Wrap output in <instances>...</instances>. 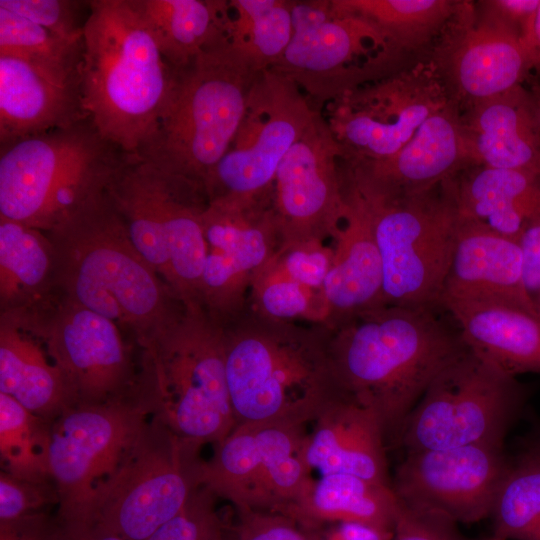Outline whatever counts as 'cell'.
Returning a JSON list of instances; mask_svg holds the SVG:
<instances>
[{
  "mask_svg": "<svg viewBox=\"0 0 540 540\" xmlns=\"http://www.w3.org/2000/svg\"><path fill=\"white\" fill-rule=\"evenodd\" d=\"M439 310L381 305L326 325L339 391L376 415L387 446L398 442L435 376L466 348Z\"/></svg>",
  "mask_w": 540,
  "mask_h": 540,
  "instance_id": "cell-1",
  "label": "cell"
},
{
  "mask_svg": "<svg viewBox=\"0 0 540 540\" xmlns=\"http://www.w3.org/2000/svg\"><path fill=\"white\" fill-rule=\"evenodd\" d=\"M45 233L55 289L129 331L141 349L182 312L185 304L137 250L106 191Z\"/></svg>",
  "mask_w": 540,
  "mask_h": 540,
  "instance_id": "cell-2",
  "label": "cell"
},
{
  "mask_svg": "<svg viewBox=\"0 0 540 540\" xmlns=\"http://www.w3.org/2000/svg\"><path fill=\"white\" fill-rule=\"evenodd\" d=\"M80 72L89 120L123 152L138 155L168 107L178 69L135 0L91 1Z\"/></svg>",
  "mask_w": 540,
  "mask_h": 540,
  "instance_id": "cell-3",
  "label": "cell"
},
{
  "mask_svg": "<svg viewBox=\"0 0 540 540\" xmlns=\"http://www.w3.org/2000/svg\"><path fill=\"white\" fill-rule=\"evenodd\" d=\"M222 327L236 425L305 426L342 395L330 366L325 324L270 319L247 304Z\"/></svg>",
  "mask_w": 540,
  "mask_h": 540,
  "instance_id": "cell-4",
  "label": "cell"
},
{
  "mask_svg": "<svg viewBox=\"0 0 540 540\" xmlns=\"http://www.w3.org/2000/svg\"><path fill=\"white\" fill-rule=\"evenodd\" d=\"M89 118L0 146V215L49 232L103 194L126 157Z\"/></svg>",
  "mask_w": 540,
  "mask_h": 540,
  "instance_id": "cell-5",
  "label": "cell"
},
{
  "mask_svg": "<svg viewBox=\"0 0 540 540\" xmlns=\"http://www.w3.org/2000/svg\"><path fill=\"white\" fill-rule=\"evenodd\" d=\"M142 351L144 381L138 392L152 416L201 446L217 443L235 428L224 330L199 303L185 304Z\"/></svg>",
  "mask_w": 540,
  "mask_h": 540,
  "instance_id": "cell-6",
  "label": "cell"
},
{
  "mask_svg": "<svg viewBox=\"0 0 540 540\" xmlns=\"http://www.w3.org/2000/svg\"><path fill=\"white\" fill-rule=\"evenodd\" d=\"M259 72L228 43L198 55L178 69L168 107L137 156L205 190L238 131Z\"/></svg>",
  "mask_w": 540,
  "mask_h": 540,
  "instance_id": "cell-7",
  "label": "cell"
},
{
  "mask_svg": "<svg viewBox=\"0 0 540 540\" xmlns=\"http://www.w3.org/2000/svg\"><path fill=\"white\" fill-rule=\"evenodd\" d=\"M371 218L384 305L441 309L458 228L452 178L416 193L380 188L350 168L345 176Z\"/></svg>",
  "mask_w": 540,
  "mask_h": 540,
  "instance_id": "cell-8",
  "label": "cell"
},
{
  "mask_svg": "<svg viewBox=\"0 0 540 540\" xmlns=\"http://www.w3.org/2000/svg\"><path fill=\"white\" fill-rule=\"evenodd\" d=\"M106 192L140 254L181 302L198 303L206 254L204 189L128 155Z\"/></svg>",
  "mask_w": 540,
  "mask_h": 540,
  "instance_id": "cell-9",
  "label": "cell"
},
{
  "mask_svg": "<svg viewBox=\"0 0 540 540\" xmlns=\"http://www.w3.org/2000/svg\"><path fill=\"white\" fill-rule=\"evenodd\" d=\"M200 448L151 415L80 514L62 523L95 524L129 540H146L202 487Z\"/></svg>",
  "mask_w": 540,
  "mask_h": 540,
  "instance_id": "cell-10",
  "label": "cell"
},
{
  "mask_svg": "<svg viewBox=\"0 0 540 540\" xmlns=\"http://www.w3.org/2000/svg\"><path fill=\"white\" fill-rule=\"evenodd\" d=\"M515 377L466 348L431 381L399 435L407 451L503 445L519 403Z\"/></svg>",
  "mask_w": 540,
  "mask_h": 540,
  "instance_id": "cell-11",
  "label": "cell"
},
{
  "mask_svg": "<svg viewBox=\"0 0 540 540\" xmlns=\"http://www.w3.org/2000/svg\"><path fill=\"white\" fill-rule=\"evenodd\" d=\"M317 114L293 80L259 72L238 131L205 181L208 202L241 204L270 193L281 161Z\"/></svg>",
  "mask_w": 540,
  "mask_h": 540,
  "instance_id": "cell-12",
  "label": "cell"
},
{
  "mask_svg": "<svg viewBox=\"0 0 540 540\" xmlns=\"http://www.w3.org/2000/svg\"><path fill=\"white\" fill-rule=\"evenodd\" d=\"M293 35L270 69L319 96L338 97L401 58L370 21L327 2H292Z\"/></svg>",
  "mask_w": 540,
  "mask_h": 540,
  "instance_id": "cell-13",
  "label": "cell"
},
{
  "mask_svg": "<svg viewBox=\"0 0 540 540\" xmlns=\"http://www.w3.org/2000/svg\"><path fill=\"white\" fill-rule=\"evenodd\" d=\"M150 416L137 392L103 403L77 404L51 422L47 470L59 495L58 521H72L80 514Z\"/></svg>",
  "mask_w": 540,
  "mask_h": 540,
  "instance_id": "cell-14",
  "label": "cell"
},
{
  "mask_svg": "<svg viewBox=\"0 0 540 540\" xmlns=\"http://www.w3.org/2000/svg\"><path fill=\"white\" fill-rule=\"evenodd\" d=\"M450 102L426 58L336 97L327 122L352 164L397 154L434 112Z\"/></svg>",
  "mask_w": 540,
  "mask_h": 540,
  "instance_id": "cell-15",
  "label": "cell"
},
{
  "mask_svg": "<svg viewBox=\"0 0 540 540\" xmlns=\"http://www.w3.org/2000/svg\"><path fill=\"white\" fill-rule=\"evenodd\" d=\"M304 426L236 425L203 463L202 486L235 508L282 513L312 479L302 450Z\"/></svg>",
  "mask_w": 540,
  "mask_h": 540,
  "instance_id": "cell-16",
  "label": "cell"
},
{
  "mask_svg": "<svg viewBox=\"0 0 540 540\" xmlns=\"http://www.w3.org/2000/svg\"><path fill=\"white\" fill-rule=\"evenodd\" d=\"M198 303L221 326L247 306L253 281L284 245L272 191L251 202H208Z\"/></svg>",
  "mask_w": 540,
  "mask_h": 540,
  "instance_id": "cell-17",
  "label": "cell"
},
{
  "mask_svg": "<svg viewBox=\"0 0 540 540\" xmlns=\"http://www.w3.org/2000/svg\"><path fill=\"white\" fill-rule=\"evenodd\" d=\"M425 58L460 112L521 85L531 70L521 37L470 1H458Z\"/></svg>",
  "mask_w": 540,
  "mask_h": 540,
  "instance_id": "cell-18",
  "label": "cell"
},
{
  "mask_svg": "<svg viewBox=\"0 0 540 540\" xmlns=\"http://www.w3.org/2000/svg\"><path fill=\"white\" fill-rule=\"evenodd\" d=\"M27 311L78 404H97L131 392L132 364L122 329L112 320L60 295Z\"/></svg>",
  "mask_w": 540,
  "mask_h": 540,
  "instance_id": "cell-19",
  "label": "cell"
},
{
  "mask_svg": "<svg viewBox=\"0 0 540 540\" xmlns=\"http://www.w3.org/2000/svg\"><path fill=\"white\" fill-rule=\"evenodd\" d=\"M344 152L318 113L281 161L272 186L284 244L333 238L346 211L338 158Z\"/></svg>",
  "mask_w": 540,
  "mask_h": 540,
  "instance_id": "cell-20",
  "label": "cell"
},
{
  "mask_svg": "<svg viewBox=\"0 0 540 540\" xmlns=\"http://www.w3.org/2000/svg\"><path fill=\"white\" fill-rule=\"evenodd\" d=\"M508 465L496 444L407 451L391 486L404 503L474 523L490 516Z\"/></svg>",
  "mask_w": 540,
  "mask_h": 540,
  "instance_id": "cell-21",
  "label": "cell"
},
{
  "mask_svg": "<svg viewBox=\"0 0 540 540\" xmlns=\"http://www.w3.org/2000/svg\"><path fill=\"white\" fill-rule=\"evenodd\" d=\"M80 67L0 55V146L87 119Z\"/></svg>",
  "mask_w": 540,
  "mask_h": 540,
  "instance_id": "cell-22",
  "label": "cell"
},
{
  "mask_svg": "<svg viewBox=\"0 0 540 540\" xmlns=\"http://www.w3.org/2000/svg\"><path fill=\"white\" fill-rule=\"evenodd\" d=\"M448 301L507 303L536 314L522 285L519 240L459 218L440 308Z\"/></svg>",
  "mask_w": 540,
  "mask_h": 540,
  "instance_id": "cell-23",
  "label": "cell"
},
{
  "mask_svg": "<svg viewBox=\"0 0 540 540\" xmlns=\"http://www.w3.org/2000/svg\"><path fill=\"white\" fill-rule=\"evenodd\" d=\"M472 166L460 111L451 101L429 116L393 157L351 165L374 185L398 193L431 189Z\"/></svg>",
  "mask_w": 540,
  "mask_h": 540,
  "instance_id": "cell-24",
  "label": "cell"
},
{
  "mask_svg": "<svg viewBox=\"0 0 540 540\" xmlns=\"http://www.w3.org/2000/svg\"><path fill=\"white\" fill-rule=\"evenodd\" d=\"M302 455L308 469L321 475L344 473L391 486L386 439L376 415L340 395L313 421ZM392 487V486H391Z\"/></svg>",
  "mask_w": 540,
  "mask_h": 540,
  "instance_id": "cell-25",
  "label": "cell"
},
{
  "mask_svg": "<svg viewBox=\"0 0 540 540\" xmlns=\"http://www.w3.org/2000/svg\"><path fill=\"white\" fill-rule=\"evenodd\" d=\"M474 166L540 175V119L536 96L518 85L460 112Z\"/></svg>",
  "mask_w": 540,
  "mask_h": 540,
  "instance_id": "cell-26",
  "label": "cell"
},
{
  "mask_svg": "<svg viewBox=\"0 0 540 540\" xmlns=\"http://www.w3.org/2000/svg\"><path fill=\"white\" fill-rule=\"evenodd\" d=\"M344 219L333 237V259L324 284L327 326L383 304V275L372 222L362 198L342 176Z\"/></svg>",
  "mask_w": 540,
  "mask_h": 540,
  "instance_id": "cell-27",
  "label": "cell"
},
{
  "mask_svg": "<svg viewBox=\"0 0 540 540\" xmlns=\"http://www.w3.org/2000/svg\"><path fill=\"white\" fill-rule=\"evenodd\" d=\"M0 392L48 422L78 404L23 311L1 312Z\"/></svg>",
  "mask_w": 540,
  "mask_h": 540,
  "instance_id": "cell-28",
  "label": "cell"
},
{
  "mask_svg": "<svg viewBox=\"0 0 540 540\" xmlns=\"http://www.w3.org/2000/svg\"><path fill=\"white\" fill-rule=\"evenodd\" d=\"M464 344L504 373L540 372V317L499 302L448 301L441 304Z\"/></svg>",
  "mask_w": 540,
  "mask_h": 540,
  "instance_id": "cell-29",
  "label": "cell"
},
{
  "mask_svg": "<svg viewBox=\"0 0 540 540\" xmlns=\"http://www.w3.org/2000/svg\"><path fill=\"white\" fill-rule=\"evenodd\" d=\"M458 216L519 240L540 217V175L522 170L472 166L452 178Z\"/></svg>",
  "mask_w": 540,
  "mask_h": 540,
  "instance_id": "cell-30",
  "label": "cell"
},
{
  "mask_svg": "<svg viewBox=\"0 0 540 540\" xmlns=\"http://www.w3.org/2000/svg\"><path fill=\"white\" fill-rule=\"evenodd\" d=\"M398 500L391 486L344 473L311 479L281 514L306 533L339 522H364L394 529Z\"/></svg>",
  "mask_w": 540,
  "mask_h": 540,
  "instance_id": "cell-31",
  "label": "cell"
},
{
  "mask_svg": "<svg viewBox=\"0 0 540 540\" xmlns=\"http://www.w3.org/2000/svg\"><path fill=\"white\" fill-rule=\"evenodd\" d=\"M161 51L177 69L227 44L229 1L135 0Z\"/></svg>",
  "mask_w": 540,
  "mask_h": 540,
  "instance_id": "cell-32",
  "label": "cell"
},
{
  "mask_svg": "<svg viewBox=\"0 0 540 540\" xmlns=\"http://www.w3.org/2000/svg\"><path fill=\"white\" fill-rule=\"evenodd\" d=\"M55 289V251L48 234L0 215L1 312L32 309Z\"/></svg>",
  "mask_w": 540,
  "mask_h": 540,
  "instance_id": "cell-33",
  "label": "cell"
},
{
  "mask_svg": "<svg viewBox=\"0 0 540 540\" xmlns=\"http://www.w3.org/2000/svg\"><path fill=\"white\" fill-rule=\"evenodd\" d=\"M454 0H335L340 12L372 22L396 52H429L453 15Z\"/></svg>",
  "mask_w": 540,
  "mask_h": 540,
  "instance_id": "cell-34",
  "label": "cell"
},
{
  "mask_svg": "<svg viewBox=\"0 0 540 540\" xmlns=\"http://www.w3.org/2000/svg\"><path fill=\"white\" fill-rule=\"evenodd\" d=\"M227 43L258 71L272 68L287 49L292 35V2L232 0Z\"/></svg>",
  "mask_w": 540,
  "mask_h": 540,
  "instance_id": "cell-35",
  "label": "cell"
},
{
  "mask_svg": "<svg viewBox=\"0 0 540 540\" xmlns=\"http://www.w3.org/2000/svg\"><path fill=\"white\" fill-rule=\"evenodd\" d=\"M489 517L496 538L540 540L539 449L508 465Z\"/></svg>",
  "mask_w": 540,
  "mask_h": 540,
  "instance_id": "cell-36",
  "label": "cell"
},
{
  "mask_svg": "<svg viewBox=\"0 0 540 540\" xmlns=\"http://www.w3.org/2000/svg\"><path fill=\"white\" fill-rule=\"evenodd\" d=\"M50 424L0 392L2 471L24 479H51L47 470Z\"/></svg>",
  "mask_w": 540,
  "mask_h": 540,
  "instance_id": "cell-37",
  "label": "cell"
},
{
  "mask_svg": "<svg viewBox=\"0 0 540 540\" xmlns=\"http://www.w3.org/2000/svg\"><path fill=\"white\" fill-rule=\"evenodd\" d=\"M248 305L258 313L280 321L326 324L329 318L324 291L304 287L287 277L271 261L253 281Z\"/></svg>",
  "mask_w": 540,
  "mask_h": 540,
  "instance_id": "cell-38",
  "label": "cell"
},
{
  "mask_svg": "<svg viewBox=\"0 0 540 540\" xmlns=\"http://www.w3.org/2000/svg\"><path fill=\"white\" fill-rule=\"evenodd\" d=\"M82 53L83 39H64L0 7V55L46 66L75 69L81 66Z\"/></svg>",
  "mask_w": 540,
  "mask_h": 540,
  "instance_id": "cell-39",
  "label": "cell"
},
{
  "mask_svg": "<svg viewBox=\"0 0 540 540\" xmlns=\"http://www.w3.org/2000/svg\"><path fill=\"white\" fill-rule=\"evenodd\" d=\"M0 7L68 40L83 39L91 13V1L82 0H0Z\"/></svg>",
  "mask_w": 540,
  "mask_h": 540,
  "instance_id": "cell-40",
  "label": "cell"
},
{
  "mask_svg": "<svg viewBox=\"0 0 540 540\" xmlns=\"http://www.w3.org/2000/svg\"><path fill=\"white\" fill-rule=\"evenodd\" d=\"M332 259V246L322 240H308L284 244L271 262L304 287L324 291Z\"/></svg>",
  "mask_w": 540,
  "mask_h": 540,
  "instance_id": "cell-41",
  "label": "cell"
},
{
  "mask_svg": "<svg viewBox=\"0 0 540 540\" xmlns=\"http://www.w3.org/2000/svg\"><path fill=\"white\" fill-rule=\"evenodd\" d=\"M215 497L200 487L178 515L146 540H213L223 525L214 509Z\"/></svg>",
  "mask_w": 540,
  "mask_h": 540,
  "instance_id": "cell-42",
  "label": "cell"
},
{
  "mask_svg": "<svg viewBox=\"0 0 540 540\" xmlns=\"http://www.w3.org/2000/svg\"><path fill=\"white\" fill-rule=\"evenodd\" d=\"M59 503L52 479L31 480L0 473V523L12 522Z\"/></svg>",
  "mask_w": 540,
  "mask_h": 540,
  "instance_id": "cell-43",
  "label": "cell"
},
{
  "mask_svg": "<svg viewBox=\"0 0 540 540\" xmlns=\"http://www.w3.org/2000/svg\"><path fill=\"white\" fill-rule=\"evenodd\" d=\"M237 519L222 525L215 540H312L291 518L277 512L235 508Z\"/></svg>",
  "mask_w": 540,
  "mask_h": 540,
  "instance_id": "cell-44",
  "label": "cell"
},
{
  "mask_svg": "<svg viewBox=\"0 0 540 540\" xmlns=\"http://www.w3.org/2000/svg\"><path fill=\"white\" fill-rule=\"evenodd\" d=\"M397 500L393 540H460L456 522L446 515Z\"/></svg>",
  "mask_w": 540,
  "mask_h": 540,
  "instance_id": "cell-45",
  "label": "cell"
},
{
  "mask_svg": "<svg viewBox=\"0 0 540 540\" xmlns=\"http://www.w3.org/2000/svg\"><path fill=\"white\" fill-rule=\"evenodd\" d=\"M519 243L524 293L532 310L540 317V217L526 225Z\"/></svg>",
  "mask_w": 540,
  "mask_h": 540,
  "instance_id": "cell-46",
  "label": "cell"
},
{
  "mask_svg": "<svg viewBox=\"0 0 540 540\" xmlns=\"http://www.w3.org/2000/svg\"><path fill=\"white\" fill-rule=\"evenodd\" d=\"M477 4L485 14L523 39L540 6V0H488Z\"/></svg>",
  "mask_w": 540,
  "mask_h": 540,
  "instance_id": "cell-47",
  "label": "cell"
},
{
  "mask_svg": "<svg viewBox=\"0 0 540 540\" xmlns=\"http://www.w3.org/2000/svg\"><path fill=\"white\" fill-rule=\"evenodd\" d=\"M57 522L46 512L0 523V540H56Z\"/></svg>",
  "mask_w": 540,
  "mask_h": 540,
  "instance_id": "cell-48",
  "label": "cell"
},
{
  "mask_svg": "<svg viewBox=\"0 0 540 540\" xmlns=\"http://www.w3.org/2000/svg\"><path fill=\"white\" fill-rule=\"evenodd\" d=\"M307 534L319 535L330 540H393L394 529L348 521L330 524Z\"/></svg>",
  "mask_w": 540,
  "mask_h": 540,
  "instance_id": "cell-49",
  "label": "cell"
},
{
  "mask_svg": "<svg viewBox=\"0 0 540 540\" xmlns=\"http://www.w3.org/2000/svg\"><path fill=\"white\" fill-rule=\"evenodd\" d=\"M56 522V540H129L95 524Z\"/></svg>",
  "mask_w": 540,
  "mask_h": 540,
  "instance_id": "cell-50",
  "label": "cell"
},
{
  "mask_svg": "<svg viewBox=\"0 0 540 540\" xmlns=\"http://www.w3.org/2000/svg\"><path fill=\"white\" fill-rule=\"evenodd\" d=\"M522 41L528 53L531 70L534 69L540 73V6Z\"/></svg>",
  "mask_w": 540,
  "mask_h": 540,
  "instance_id": "cell-51",
  "label": "cell"
},
{
  "mask_svg": "<svg viewBox=\"0 0 540 540\" xmlns=\"http://www.w3.org/2000/svg\"><path fill=\"white\" fill-rule=\"evenodd\" d=\"M309 535V534H308ZM312 540H330L319 535H309Z\"/></svg>",
  "mask_w": 540,
  "mask_h": 540,
  "instance_id": "cell-52",
  "label": "cell"
},
{
  "mask_svg": "<svg viewBox=\"0 0 540 540\" xmlns=\"http://www.w3.org/2000/svg\"><path fill=\"white\" fill-rule=\"evenodd\" d=\"M536 100H537L539 119H540V93L536 96Z\"/></svg>",
  "mask_w": 540,
  "mask_h": 540,
  "instance_id": "cell-53",
  "label": "cell"
},
{
  "mask_svg": "<svg viewBox=\"0 0 540 540\" xmlns=\"http://www.w3.org/2000/svg\"><path fill=\"white\" fill-rule=\"evenodd\" d=\"M489 540H503V539H499V538L493 537V538H491V539H489Z\"/></svg>",
  "mask_w": 540,
  "mask_h": 540,
  "instance_id": "cell-54",
  "label": "cell"
},
{
  "mask_svg": "<svg viewBox=\"0 0 540 540\" xmlns=\"http://www.w3.org/2000/svg\"><path fill=\"white\" fill-rule=\"evenodd\" d=\"M538 449L540 450V447Z\"/></svg>",
  "mask_w": 540,
  "mask_h": 540,
  "instance_id": "cell-55",
  "label": "cell"
}]
</instances>
